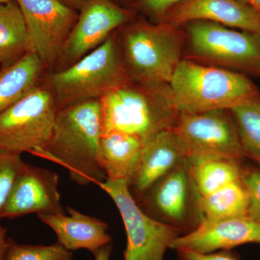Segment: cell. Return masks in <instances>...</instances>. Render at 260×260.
<instances>
[{
  "instance_id": "15",
  "label": "cell",
  "mask_w": 260,
  "mask_h": 260,
  "mask_svg": "<svg viewBox=\"0 0 260 260\" xmlns=\"http://www.w3.org/2000/svg\"><path fill=\"white\" fill-rule=\"evenodd\" d=\"M187 149L174 128L160 132L145 143L136 174L128 186L135 199L174 169L187 162Z\"/></svg>"
},
{
  "instance_id": "17",
  "label": "cell",
  "mask_w": 260,
  "mask_h": 260,
  "mask_svg": "<svg viewBox=\"0 0 260 260\" xmlns=\"http://www.w3.org/2000/svg\"><path fill=\"white\" fill-rule=\"evenodd\" d=\"M64 213L39 214L38 218L48 225L57 237V243L70 251L86 249L93 255L112 244L107 233L109 225L101 219L80 213L68 207Z\"/></svg>"
},
{
  "instance_id": "3",
  "label": "cell",
  "mask_w": 260,
  "mask_h": 260,
  "mask_svg": "<svg viewBox=\"0 0 260 260\" xmlns=\"http://www.w3.org/2000/svg\"><path fill=\"white\" fill-rule=\"evenodd\" d=\"M121 57L131 81L143 85L169 84L182 60L185 34L168 23L124 25L116 31Z\"/></svg>"
},
{
  "instance_id": "7",
  "label": "cell",
  "mask_w": 260,
  "mask_h": 260,
  "mask_svg": "<svg viewBox=\"0 0 260 260\" xmlns=\"http://www.w3.org/2000/svg\"><path fill=\"white\" fill-rule=\"evenodd\" d=\"M57 111L55 98L44 80L0 114V150L34 155L50 139Z\"/></svg>"
},
{
  "instance_id": "24",
  "label": "cell",
  "mask_w": 260,
  "mask_h": 260,
  "mask_svg": "<svg viewBox=\"0 0 260 260\" xmlns=\"http://www.w3.org/2000/svg\"><path fill=\"white\" fill-rule=\"evenodd\" d=\"M4 260H73V255L57 242L51 245H31L19 244L8 238Z\"/></svg>"
},
{
  "instance_id": "26",
  "label": "cell",
  "mask_w": 260,
  "mask_h": 260,
  "mask_svg": "<svg viewBox=\"0 0 260 260\" xmlns=\"http://www.w3.org/2000/svg\"><path fill=\"white\" fill-rule=\"evenodd\" d=\"M241 181L249 195L247 217L260 223V169H244Z\"/></svg>"
},
{
  "instance_id": "12",
  "label": "cell",
  "mask_w": 260,
  "mask_h": 260,
  "mask_svg": "<svg viewBox=\"0 0 260 260\" xmlns=\"http://www.w3.org/2000/svg\"><path fill=\"white\" fill-rule=\"evenodd\" d=\"M132 13L112 0H88L81 10L53 71L66 69L96 49L131 20Z\"/></svg>"
},
{
  "instance_id": "25",
  "label": "cell",
  "mask_w": 260,
  "mask_h": 260,
  "mask_svg": "<svg viewBox=\"0 0 260 260\" xmlns=\"http://www.w3.org/2000/svg\"><path fill=\"white\" fill-rule=\"evenodd\" d=\"M24 162L20 154L0 150V220L3 219L5 205Z\"/></svg>"
},
{
  "instance_id": "19",
  "label": "cell",
  "mask_w": 260,
  "mask_h": 260,
  "mask_svg": "<svg viewBox=\"0 0 260 260\" xmlns=\"http://www.w3.org/2000/svg\"><path fill=\"white\" fill-rule=\"evenodd\" d=\"M49 71L34 52L0 70V114L42 85Z\"/></svg>"
},
{
  "instance_id": "21",
  "label": "cell",
  "mask_w": 260,
  "mask_h": 260,
  "mask_svg": "<svg viewBox=\"0 0 260 260\" xmlns=\"http://www.w3.org/2000/svg\"><path fill=\"white\" fill-rule=\"evenodd\" d=\"M240 161L224 158L188 159V168L200 197L241 181L244 167Z\"/></svg>"
},
{
  "instance_id": "33",
  "label": "cell",
  "mask_w": 260,
  "mask_h": 260,
  "mask_svg": "<svg viewBox=\"0 0 260 260\" xmlns=\"http://www.w3.org/2000/svg\"><path fill=\"white\" fill-rule=\"evenodd\" d=\"M11 0H0V5L9 3Z\"/></svg>"
},
{
  "instance_id": "10",
  "label": "cell",
  "mask_w": 260,
  "mask_h": 260,
  "mask_svg": "<svg viewBox=\"0 0 260 260\" xmlns=\"http://www.w3.org/2000/svg\"><path fill=\"white\" fill-rule=\"evenodd\" d=\"M199 198L186 162L135 200L150 216L174 225L186 234L201 220L198 210Z\"/></svg>"
},
{
  "instance_id": "9",
  "label": "cell",
  "mask_w": 260,
  "mask_h": 260,
  "mask_svg": "<svg viewBox=\"0 0 260 260\" xmlns=\"http://www.w3.org/2000/svg\"><path fill=\"white\" fill-rule=\"evenodd\" d=\"M174 129L189 158H245L237 124L230 109L181 113Z\"/></svg>"
},
{
  "instance_id": "1",
  "label": "cell",
  "mask_w": 260,
  "mask_h": 260,
  "mask_svg": "<svg viewBox=\"0 0 260 260\" xmlns=\"http://www.w3.org/2000/svg\"><path fill=\"white\" fill-rule=\"evenodd\" d=\"M102 134L100 100L61 108L56 113L50 139L34 155L64 167L78 185L99 186L107 179L99 160Z\"/></svg>"
},
{
  "instance_id": "6",
  "label": "cell",
  "mask_w": 260,
  "mask_h": 260,
  "mask_svg": "<svg viewBox=\"0 0 260 260\" xmlns=\"http://www.w3.org/2000/svg\"><path fill=\"white\" fill-rule=\"evenodd\" d=\"M186 24V42L194 61L258 74L259 32L238 30L203 20Z\"/></svg>"
},
{
  "instance_id": "14",
  "label": "cell",
  "mask_w": 260,
  "mask_h": 260,
  "mask_svg": "<svg viewBox=\"0 0 260 260\" xmlns=\"http://www.w3.org/2000/svg\"><path fill=\"white\" fill-rule=\"evenodd\" d=\"M260 223L247 216L203 218L194 229L179 236L171 249L210 254L229 251L237 246L256 243Z\"/></svg>"
},
{
  "instance_id": "4",
  "label": "cell",
  "mask_w": 260,
  "mask_h": 260,
  "mask_svg": "<svg viewBox=\"0 0 260 260\" xmlns=\"http://www.w3.org/2000/svg\"><path fill=\"white\" fill-rule=\"evenodd\" d=\"M169 86L180 114L231 109L259 92L242 73L189 59L180 61Z\"/></svg>"
},
{
  "instance_id": "30",
  "label": "cell",
  "mask_w": 260,
  "mask_h": 260,
  "mask_svg": "<svg viewBox=\"0 0 260 260\" xmlns=\"http://www.w3.org/2000/svg\"><path fill=\"white\" fill-rule=\"evenodd\" d=\"M59 1L72 9L80 11L88 0H59Z\"/></svg>"
},
{
  "instance_id": "28",
  "label": "cell",
  "mask_w": 260,
  "mask_h": 260,
  "mask_svg": "<svg viewBox=\"0 0 260 260\" xmlns=\"http://www.w3.org/2000/svg\"><path fill=\"white\" fill-rule=\"evenodd\" d=\"M177 251L178 260H239L236 254L229 251H217L210 254H200L188 250Z\"/></svg>"
},
{
  "instance_id": "2",
  "label": "cell",
  "mask_w": 260,
  "mask_h": 260,
  "mask_svg": "<svg viewBox=\"0 0 260 260\" xmlns=\"http://www.w3.org/2000/svg\"><path fill=\"white\" fill-rule=\"evenodd\" d=\"M103 133L122 132L146 143L160 132L172 129L179 118L169 84L128 82L100 99Z\"/></svg>"
},
{
  "instance_id": "13",
  "label": "cell",
  "mask_w": 260,
  "mask_h": 260,
  "mask_svg": "<svg viewBox=\"0 0 260 260\" xmlns=\"http://www.w3.org/2000/svg\"><path fill=\"white\" fill-rule=\"evenodd\" d=\"M64 213L56 173L24 162L5 205L3 218L28 214Z\"/></svg>"
},
{
  "instance_id": "35",
  "label": "cell",
  "mask_w": 260,
  "mask_h": 260,
  "mask_svg": "<svg viewBox=\"0 0 260 260\" xmlns=\"http://www.w3.org/2000/svg\"><path fill=\"white\" fill-rule=\"evenodd\" d=\"M258 75H260V70H259V73H258Z\"/></svg>"
},
{
  "instance_id": "32",
  "label": "cell",
  "mask_w": 260,
  "mask_h": 260,
  "mask_svg": "<svg viewBox=\"0 0 260 260\" xmlns=\"http://www.w3.org/2000/svg\"><path fill=\"white\" fill-rule=\"evenodd\" d=\"M251 8L260 18V0H239Z\"/></svg>"
},
{
  "instance_id": "22",
  "label": "cell",
  "mask_w": 260,
  "mask_h": 260,
  "mask_svg": "<svg viewBox=\"0 0 260 260\" xmlns=\"http://www.w3.org/2000/svg\"><path fill=\"white\" fill-rule=\"evenodd\" d=\"M248 208L249 195L242 181L231 183L211 194L200 197L198 201L201 220L247 216Z\"/></svg>"
},
{
  "instance_id": "29",
  "label": "cell",
  "mask_w": 260,
  "mask_h": 260,
  "mask_svg": "<svg viewBox=\"0 0 260 260\" xmlns=\"http://www.w3.org/2000/svg\"><path fill=\"white\" fill-rule=\"evenodd\" d=\"M7 232H8V229L0 225V260H4L5 259L7 240H8Z\"/></svg>"
},
{
  "instance_id": "27",
  "label": "cell",
  "mask_w": 260,
  "mask_h": 260,
  "mask_svg": "<svg viewBox=\"0 0 260 260\" xmlns=\"http://www.w3.org/2000/svg\"><path fill=\"white\" fill-rule=\"evenodd\" d=\"M185 1L186 0H139V5L149 14L160 18Z\"/></svg>"
},
{
  "instance_id": "11",
  "label": "cell",
  "mask_w": 260,
  "mask_h": 260,
  "mask_svg": "<svg viewBox=\"0 0 260 260\" xmlns=\"http://www.w3.org/2000/svg\"><path fill=\"white\" fill-rule=\"evenodd\" d=\"M15 1L25 20L30 51L40 58L49 72L53 71L78 20V11L59 0Z\"/></svg>"
},
{
  "instance_id": "34",
  "label": "cell",
  "mask_w": 260,
  "mask_h": 260,
  "mask_svg": "<svg viewBox=\"0 0 260 260\" xmlns=\"http://www.w3.org/2000/svg\"><path fill=\"white\" fill-rule=\"evenodd\" d=\"M256 243H258V244H260V232L259 234V236H258L257 239H256Z\"/></svg>"
},
{
  "instance_id": "16",
  "label": "cell",
  "mask_w": 260,
  "mask_h": 260,
  "mask_svg": "<svg viewBox=\"0 0 260 260\" xmlns=\"http://www.w3.org/2000/svg\"><path fill=\"white\" fill-rule=\"evenodd\" d=\"M166 16V23L176 26L203 20L260 34V18L239 0H186Z\"/></svg>"
},
{
  "instance_id": "18",
  "label": "cell",
  "mask_w": 260,
  "mask_h": 260,
  "mask_svg": "<svg viewBox=\"0 0 260 260\" xmlns=\"http://www.w3.org/2000/svg\"><path fill=\"white\" fill-rule=\"evenodd\" d=\"M145 143L138 137L119 131L103 133L99 147V160L109 180L133 179L139 166Z\"/></svg>"
},
{
  "instance_id": "5",
  "label": "cell",
  "mask_w": 260,
  "mask_h": 260,
  "mask_svg": "<svg viewBox=\"0 0 260 260\" xmlns=\"http://www.w3.org/2000/svg\"><path fill=\"white\" fill-rule=\"evenodd\" d=\"M58 109L88 101L131 81L121 57L116 31L102 45L68 67L50 71L45 78Z\"/></svg>"
},
{
  "instance_id": "8",
  "label": "cell",
  "mask_w": 260,
  "mask_h": 260,
  "mask_svg": "<svg viewBox=\"0 0 260 260\" xmlns=\"http://www.w3.org/2000/svg\"><path fill=\"white\" fill-rule=\"evenodd\" d=\"M117 207L126 234L124 260H164L181 231L145 213L125 181L107 179L99 185Z\"/></svg>"
},
{
  "instance_id": "20",
  "label": "cell",
  "mask_w": 260,
  "mask_h": 260,
  "mask_svg": "<svg viewBox=\"0 0 260 260\" xmlns=\"http://www.w3.org/2000/svg\"><path fill=\"white\" fill-rule=\"evenodd\" d=\"M30 51L25 20L15 0L0 5V65L14 64Z\"/></svg>"
},
{
  "instance_id": "23",
  "label": "cell",
  "mask_w": 260,
  "mask_h": 260,
  "mask_svg": "<svg viewBox=\"0 0 260 260\" xmlns=\"http://www.w3.org/2000/svg\"><path fill=\"white\" fill-rule=\"evenodd\" d=\"M237 124L245 157L260 164V93L230 109Z\"/></svg>"
},
{
  "instance_id": "31",
  "label": "cell",
  "mask_w": 260,
  "mask_h": 260,
  "mask_svg": "<svg viewBox=\"0 0 260 260\" xmlns=\"http://www.w3.org/2000/svg\"><path fill=\"white\" fill-rule=\"evenodd\" d=\"M112 244L103 247L95 255V260H109L112 253Z\"/></svg>"
}]
</instances>
